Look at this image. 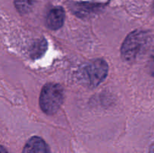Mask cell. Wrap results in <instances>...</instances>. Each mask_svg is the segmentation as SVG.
Wrapping results in <instances>:
<instances>
[{
	"label": "cell",
	"mask_w": 154,
	"mask_h": 153,
	"mask_svg": "<svg viewBox=\"0 0 154 153\" xmlns=\"http://www.w3.org/2000/svg\"><path fill=\"white\" fill-rule=\"evenodd\" d=\"M101 5L97 4H92V3H75L73 5L74 11L77 15L79 16H86L91 13H95L97 10H99Z\"/></svg>",
	"instance_id": "obj_6"
},
{
	"label": "cell",
	"mask_w": 154,
	"mask_h": 153,
	"mask_svg": "<svg viewBox=\"0 0 154 153\" xmlns=\"http://www.w3.org/2000/svg\"><path fill=\"white\" fill-rule=\"evenodd\" d=\"M22 153H51V151L42 138L33 136L25 144Z\"/></svg>",
	"instance_id": "obj_5"
},
{
	"label": "cell",
	"mask_w": 154,
	"mask_h": 153,
	"mask_svg": "<svg viewBox=\"0 0 154 153\" xmlns=\"http://www.w3.org/2000/svg\"><path fill=\"white\" fill-rule=\"evenodd\" d=\"M153 12H154V2H153Z\"/></svg>",
	"instance_id": "obj_12"
},
{
	"label": "cell",
	"mask_w": 154,
	"mask_h": 153,
	"mask_svg": "<svg viewBox=\"0 0 154 153\" xmlns=\"http://www.w3.org/2000/svg\"><path fill=\"white\" fill-rule=\"evenodd\" d=\"M37 0H14V6L21 14H28L32 10Z\"/></svg>",
	"instance_id": "obj_7"
},
{
	"label": "cell",
	"mask_w": 154,
	"mask_h": 153,
	"mask_svg": "<svg viewBox=\"0 0 154 153\" xmlns=\"http://www.w3.org/2000/svg\"><path fill=\"white\" fill-rule=\"evenodd\" d=\"M147 34L141 30L132 32L125 38L121 46V56L126 62H132L144 51L147 44Z\"/></svg>",
	"instance_id": "obj_2"
},
{
	"label": "cell",
	"mask_w": 154,
	"mask_h": 153,
	"mask_svg": "<svg viewBox=\"0 0 154 153\" xmlns=\"http://www.w3.org/2000/svg\"><path fill=\"white\" fill-rule=\"evenodd\" d=\"M65 21V11L62 7H54L49 10L45 22L49 29L57 30L63 26Z\"/></svg>",
	"instance_id": "obj_4"
},
{
	"label": "cell",
	"mask_w": 154,
	"mask_h": 153,
	"mask_svg": "<svg viewBox=\"0 0 154 153\" xmlns=\"http://www.w3.org/2000/svg\"><path fill=\"white\" fill-rule=\"evenodd\" d=\"M108 74V64L102 58H96L86 64L80 73V78L88 87L98 86Z\"/></svg>",
	"instance_id": "obj_3"
},
{
	"label": "cell",
	"mask_w": 154,
	"mask_h": 153,
	"mask_svg": "<svg viewBox=\"0 0 154 153\" xmlns=\"http://www.w3.org/2000/svg\"><path fill=\"white\" fill-rule=\"evenodd\" d=\"M0 153H8V152L7 149H6L5 147L0 146Z\"/></svg>",
	"instance_id": "obj_10"
},
{
	"label": "cell",
	"mask_w": 154,
	"mask_h": 153,
	"mask_svg": "<svg viewBox=\"0 0 154 153\" xmlns=\"http://www.w3.org/2000/svg\"><path fill=\"white\" fill-rule=\"evenodd\" d=\"M64 98V89L61 85L54 82L47 83L41 91L39 98L41 109L48 115H53L60 109Z\"/></svg>",
	"instance_id": "obj_1"
},
{
	"label": "cell",
	"mask_w": 154,
	"mask_h": 153,
	"mask_svg": "<svg viewBox=\"0 0 154 153\" xmlns=\"http://www.w3.org/2000/svg\"><path fill=\"white\" fill-rule=\"evenodd\" d=\"M47 50V41L45 39H40V40H36L32 45L31 50L32 56L34 58H38Z\"/></svg>",
	"instance_id": "obj_8"
},
{
	"label": "cell",
	"mask_w": 154,
	"mask_h": 153,
	"mask_svg": "<svg viewBox=\"0 0 154 153\" xmlns=\"http://www.w3.org/2000/svg\"><path fill=\"white\" fill-rule=\"evenodd\" d=\"M149 153H154V145H153L151 147H150Z\"/></svg>",
	"instance_id": "obj_11"
},
{
	"label": "cell",
	"mask_w": 154,
	"mask_h": 153,
	"mask_svg": "<svg viewBox=\"0 0 154 153\" xmlns=\"http://www.w3.org/2000/svg\"><path fill=\"white\" fill-rule=\"evenodd\" d=\"M148 68L150 74L154 77V53L152 54L148 62Z\"/></svg>",
	"instance_id": "obj_9"
}]
</instances>
